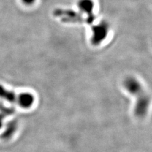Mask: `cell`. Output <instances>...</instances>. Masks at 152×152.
I'll return each instance as SVG.
<instances>
[{
    "mask_svg": "<svg viewBox=\"0 0 152 152\" xmlns=\"http://www.w3.org/2000/svg\"><path fill=\"white\" fill-rule=\"evenodd\" d=\"M0 98L9 103H17V95L13 91L4 88L2 85H0Z\"/></svg>",
    "mask_w": 152,
    "mask_h": 152,
    "instance_id": "cell-3",
    "label": "cell"
},
{
    "mask_svg": "<svg viewBox=\"0 0 152 152\" xmlns=\"http://www.w3.org/2000/svg\"><path fill=\"white\" fill-rule=\"evenodd\" d=\"M34 102V97L29 93H23L18 95L17 103L22 108H28L32 107Z\"/></svg>",
    "mask_w": 152,
    "mask_h": 152,
    "instance_id": "cell-2",
    "label": "cell"
},
{
    "mask_svg": "<svg viewBox=\"0 0 152 152\" xmlns=\"http://www.w3.org/2000/svg\"><path fill=\"white\" fill-rule=\"evenodd\" d=\"M2 124H3V117L0 116V128L2 126Z\"/></svg>",
    "mask_w": 152,
    "mask_h": 152,
    "instance_id": "cell-5",
    "label": "cell"
},
{
    "mask_svg": "<svg viewBox=\"0 0 152 152\" xmlns=\"http://www.w3.org/2000/svg\"><path fill=\"white\" fill-rule=\"evenodd\" d=\"M22 1L25 4H27V5H30V4L34 3L36 1V0H22Z\"/></svg>",
    "mask_w": 152,
    "mask_h": 152,
    "instance_id": "cell-4",
    "label": "cell"
},
{
    "mask_svg": "<svg viewBox=\"0 0 152 152\" xmlns=\"http://www.w3.org/2000/svg\"><path fill=\"white\" fill-rule=\"evenodd\" d=\"M123 85L126 91L132 94L136 99L134 110L135 115L141 118L145 117L149 110L150 98L143 86L138 80L133 77H126Z\"/></svg>",
    "mask_w": 152,
    "mask_h": 152,
    "instance_id": "cell-1",
    "label": "cell"
}]
</instances>
